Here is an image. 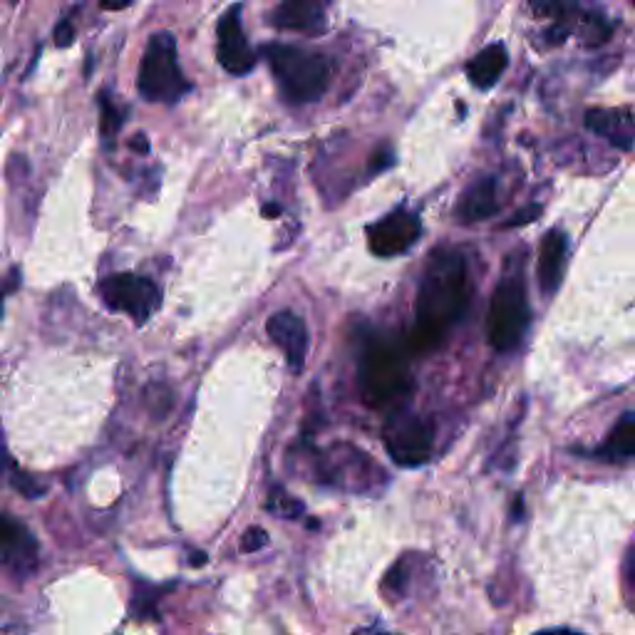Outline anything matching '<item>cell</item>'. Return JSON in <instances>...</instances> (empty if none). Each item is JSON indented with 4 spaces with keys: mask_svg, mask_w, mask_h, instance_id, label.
Instances as JSON below:
<instances>
[{
    "mask_svg": "<svg viewBox=\"0 0 635 635\" xmlns=\"http://www.w3.org/2000/svg\"><path fill=\"white\" fill-rule=\"evenodd\" d=\"M266 55L288 100L316 102L323 97L330 80V67L325 58H320L318 53L293 48V45H271Z\"/></svg>",
    "mask_w": 635,
    "mask_h": 635,
    "instance_id": "3",
    "label": "cell"
},
{
    "mask_svg": "<svg viewBox=\"0 0 635 635\" xmlns=\"http://www.w3.org/2000/svg\"><path fill=\"white\" fill-rule=\"evenodd\" d=\"M360 392L370 407H395L412 392L405 355L387 343H373L360 360Z\"/></svg>",
    "mask_w": 635,
    "mask_h": 635,
    "instance_id": "2",
    "label": "cell"
},
{
    "mask_svg": "<svg viewBox=\"0 0 635 635\" xmlns=\"http://www.w3.org/2000/svg\"><path fill=\"white\" fill-rule=\"evenodd\" d=\"M499 201H497V182L492 177H484L479 182H474L467 189V194L462 196V204H459V216L462 221L472 224V221H484L489 216L497 214Z\"/></svg>",
    "mask_w": 635,
    "mask_h": 635,
    "instance_id": "15",
    "label": "cell"
},
{
    "mask_svg": "<svg viewBox=\"0 0 635 635\" xmlns=\"http://www.w3.org/2000/svg\"><path fill=\"white\" fill-rule=\"evenodd\" d=\"M159 588L154 586H139L137 591H134V598H132V608L134 613H137L139 618H147V616H154V606H157V598H159Z\"/></svg>",
    "mask_w": 635,
    "mask_h": 635,
    "instance_id": "19",
    "label": "cell"
},
{
    "mask_svg": "<svg viewBox=\"0 0 635 635\" xmlns=\"http://www.w3.org/2000/svg\"><path fill=\"white\" fill-rule=\"evenodd\" d=\"M38 546L35 539L15 519L0 514V561L15 569H28L35 564Z\"/></svg>",
    "mask_w": 635,
    "mask_h": 635,
    "instance_id": "12",
    "label": "cell"
},
{
    "mask_svg": "<svg viewBox=\"0 0 635 635\" xmlns=\"http://www.w3.org/2000/svg\"><path fill=\"white\" fill-rule=\"evenodd\" d=\"M266 330L268 335H271L273 343L283 350L288 365H291L296 373H301L308 355V328L306 323H303V318L291 311H278L268 318Z\"/></svg>",
    "mask_w": 635,
    "mask_h": 635,
    "instance_id": "10",
    "label": "cell"
},
{
    "mask_svg": "<svg viewBox=\"0 0 635 635\" xmlns=\"http://www.w3.org/2000/svg\"><path fill=\"white\" fill-rule=\"evenodd\" d=\"M628 578H631V583H635V546H633V551L631 554H628Z\"/></svg>",
    "mask_w": 635,
    "mask_h": 635,
    "instance_id": "29",
    "label": "cell"
},
{
    "mask_svg": "<svg viewBox=\"0 0 635 635\" xmlns=\"http://www.w3.org/2000/svg\"><path fill=\"white\" fill-rule=\"evenodd\" d=\"M566 251H569V241H566L564 231L551 229L549 234L544 236V241H541L539 286L544 296H551V293L559 288L566 266Z\"/></svg>",
    "mask_w": 635,
    "mask_h": 635,
    "instance_id": "13",
    "label": "cell"
},
{
    "mask_svg": "<svg viewBox=\"0 0 635 635\" xmlns=\"http://www.w3.org/2000/svg\"><path fill=\"white\" fill-rule=\"evenodd\" d=\"M137 85L149 102H179V97L187 95L189 82L179 67L177 40L172 33H157L149 38Z\"/></svg>",
    "mask_w": 635,
    "mask_h": 635,
    "instance_id": "4",
    "label": "cell"
},
{
    "mask_svg": "<svg viewBox=\"0 0 635 635\" xmlns=\"http://www.w3.org/2000/svg\"><path fill=\"white\" fill-rule=\"evenodd\" d=\"M216 58L231 75H246L249 70H254L256 55L251 50L244 28H241L239 5L221 15L219 28H216Z\"/></svg>",
    "mask_w": 635,
    "mask_h": 635,
    "instance_id": "8",
    "label": "cell"
},
{
    "mask_svg": "<svg viewBox=\"0 0 635 635\" xmlns=\"http://www.w3.org/2000/svg\"><path fill=\"white\" fill-rule=\"evenodd\" d=\"M469 301L467 263L457 251H437L422 276L415 301V328L410 333V348L415 353L435 350L452 325L464 316Z\"/></svg>",
    "mask_w": 635,
    "mask_h": 635,
    "instance_id": "1",
    "label": "cell"
},
{
    "mask_svg": "<svg viewBox=\"0 0 635 635\" xmlns=\"http://www.w3.org/2000/svg\"><path fill=\"white\" fill-rule=\"evenodd\" d=\"M633 3H635V0H633Z\"/></svg>",
    "mask_w": 635,
    "mask_h": 635,
    "instance_id": "35",
    "label": "cell"
},
{
    "mask_svg": "<svg viewBox=\"0 0 635 635\" xmlns=\"http://www.w3.org/2000/svg\"><path fill=\"white\" fill-rule=\"evenodd\" d=\"M529 325V303H526L524 283L516 276L504 278L492 296L487 318L489 343L497 353H509L521 343Z\"/></svg>",
    "mask_w": 635,
    "mask_h": 635,
    "instance_id": "5",
    "label": "cell"
},
{
    "mask_svg": "<svg viewBox=\"0 0 635 635\" xmlns=\"http://www.w3.org/2000/svg\"><path fill=\"white\" fill-rule=\"evenodd\" d=\"M132 0H100V5L105 10H125Z\"/></svg>",
    "mask_w": 635,
    "mask_h": 635,
    "instance_id": "28",
    "label": "cell"
},
{
    "mask_svg": "<svg viewBox=\"0 0 635 635\" xmlns=\"http://www.w3.org/2000/svg\"><path fill=\"white\" fill-rule=\"evenodd\" d=\"M534 8L541 15H551L556 20H564L576 8V0H534Z\"/></svg>",
    "mask_w": 635,
    "mask_h": 635,
    "instance_id": "20",
    "label": "cell"
},
{
    "mask_svg": "<svg viewBox=\"0 0 635 635\" xmlns=\"http://www.w3.org/2000/svg\"><path fill=\"white\" fill-rule=\"evenodd\" d=\"M102 298L112 311L127 313L134 323H147L159 308L162 293L149 278L134 276V273H120L102 283Z\"/></svg>",
    "mask_w": 635,
    "mask_h": 635,
    "instance_id": "7",
    "label": "cell"
},
{
    "mask_svg": "<svg viewBox=\"0 0 635 635\" xmlns=\"http://www.w3.org/2000/svg\"><path fill=\"white\" fill-rule=\"evenodd\" d=\"M507 63H509L507 50H504L502 45H489V48H484L482 53H477L472 60H469L467 65L469 82H472L474 87H479V90H489V87L497 85L499 77L504 75Z\"/></svg>",
    "mask_w": 635,
    "mask_h": 635,
    "instance_id": "16",
    "label": "cell"
},
{
    "mask_svg": "<svg viewBox=\"0 0 635 635\" xmlns=\"http://www.w3.org/2000/svg\"><path fill=\"white\" fill-rule=\"evenodd\" d=\"M266 509L273 511L276 516H283V519H296V516L303 514V504L298 499L288 497L283 489H276L271 494V499L266 502Z\"/></svg>",
    "mask_w": 635,
    "mask_h": 635,
    "instance_id": "18",
    "label": "cell"
},
{
    "mask_svg": "<svg viewBox=\"0 0 635 635\" xmlns=\"http://www.w3.org/2000/svg\"><path fill=\"white\" fill-rule=\"evenodd\" d=\"M266 544H268V534L263 529H258V526H251V529L244 534V539H241V549H244L246 554H254V551L263 549Z\"/></svg>",
    "mask_w": 635,
    "mask_h": 635,
    "instance_id": "22",
    "label": "cell"
},
{
    "mask_svg": "<svg viewBox=\"0 0 635 635\" xmlns=\"http://www.w3.org/2000/svg\"><path fill=\"white\" fill-rule=\"evenodd\" d=\"M263 214H266V216H278V214H281V209H278L276 204H271V206H266V209H263Z\"/></svg>",
    "mask_w": 635,
    "mask_h": 635,
    "instance_id": "30",
    "label": "cell"
},
{
    "mask_svg": "<svg viewBox=\"0 0 635 635\" xmlns=\"http://www.w3.org/2000/svg\"><path fill=\"white\" fill-rule=\"evenodd\" d=\"M15 487L20 489V492L25 494V497H40V494H43V489H35L38 487V484L33 482V479L30 477H23V474H15Z\"/></svg>",
    "mask_w": 635,
    "mask_h": 635,
    "instance_id": "23",
    "label": "cell"
},
{
    "mask_svg": "<svg viewBox=\"0 0 635 635\" xmlns=\"http://www.w3.org/2000/svg\"><path fill=\"white\" fill-rule=\"evenodd\" d=\"M539 214H541L539 206H526V209L519 211V214H516L514 219L507 221V229H509V226H524V224H529V221H534Z\"/></svg>",
    "mask_w": 635,
    "mask_h": 635,
    "instance_id": "24",
    "label": "cell"
},
{
    "mask_svg": "<svg viewBox=\"0 0 635 635\" xmlns=\"http://www.w3.org/2000/svg\"><path fill=\"white\" fill-rule=\"evenodd\" d=\"M606 452L613 457H633L635 454V412L623 417L606 440Z\"/></svg>",
    "mask_w": 635,
    "mask_h": 635,
    "instance_id": "17",
    "label": "cell"
},
{
    "mask_svg": "<svg viewBox=\"0 0 635 635\" xmlns=\"http://www.w3.org/2000/svg\"><path fill=\"white\" fill-rule=\"evenodd\" d=\"M422 234V224L417 219V214L412 211H392L390 216L378 221L368 229V244L370 251L375 256L390 258V256H400L405 254L410 246H415V241L420 239Z\"/></svg>",
    "mask_w": 635,
    "mask_h": 635,
    "instance_id": "9",
    "label": "cell"
},
{
    "mask_svg": "<svg viewBox=\"0 0 635 635\" xmlns=\"http://www.w3.org/2000/svg\"><path fill=\"white\" fill-rule=\"evenodd\" d=\"M120 127H122V112L117 110L107 97H102V132L115 137Z\"/></svg>",
    "mask_w": 635,
    "mask_h": 635,
    "instance_id": "21",
    "label": "cell"
},
{
    "mask_svg": "<svg viewBox=\"0 0 635 635\" xmlns=\"http://www.w3.org/2000/svg\"><path fill=\"white\" fill-rule=\"evenodd\" d=\"M0 469H3V447H0Z\"/></svg>",
    "mask_w": 635,
    "mask_h": 635,
    "instance_id": "33",
    "label": "cell"
},
{
    "mask_svg": "<svg viewBox=\"0 0 635 635\" xmlns=\"http://www.w3.org/2000/svg\"><path fill=\"white\" fill-rule=\"evenodd\" d=\"M536 635H578V633H571V631H544V633H536Z\"/></svg>",
    "mask_w": 635,
    "mask_h": 635,
    "instance_id": "31",
    "label": "cell"
},
{
    "mask_svg": "<svg viewBox=\"0 0 635 635\" xmlns=\"http://www.w3.org/2000/svg\"><path fill=\"white\" fill-rule=\"evenodd\" d=\"M586 127L618 149H631L635 144V117L628 110H588Z\"/></svg>",
    "mask_w": 635,
    "mask_h": 635,
    "instance_id": "14",
    "label": "cell"
},
{
    "mask_svg": "<svg viewBox=\"0 0 635 635\" xmlns=\"http://www.w3.org/2000/svg\"><path fill=\"white\" fill-rule=\"evenodd\" d=\"M385 447L400 467H420L432 454V427L412 412L397 410L385 425Z\"/></svg>",
    "mask_w": 635,
    "mask_h": 635,
    "instance_id": "6",
    "label": "cell"
},
{
    "mask_svg": "<svg viewBox=\"0 0 635 635\" xmlns=\"http://www.w3.org/2000/svg\"><path fill=\"white\" fill-rule=\"evenodd\" d=\"M72 25H70V20H63V23L58 25V28H55V43L60 45V48H65V45H70L72 43Z\"/></svg>",
    "mask_w": 635,
    "mask_h": 635,
    "instance_id": "25",
    "label": "cell"
},
{
    "mask_svg": "<svg viewBox=\"0 0 635 635\" xmlns=\"http://www.w3.org/2000/svg\"><path fill=\"white\" fill-rule=\"evenodd\" d=\"M392 164V152L390 149H382V152H378L375 154V162H373V169H385V167H390Z\"/></svg>",
    "mask_w": 635,
    "mask_h": 635,
    "instance_id": "26",
    "label": "cell"
},
{
    "mask_svg": "<svg viewBox=\"0 0 635 635\" xmlns=\"http://www.w3.org/2000/svg\"><path fill=\"white\" fill-rule=\"evenodd\" d=\"M273 23L296 33H320L325 25V0H283L273 13Z\"/></svg>",
    "mask_w": 635,
    "mask_h": 635,
    "instance_id": "11",
    "label": "cell"
},
{
    "mask_svg": "<svg viewBox=\"0 0 635 635\" xmlns=\"http://www.w3.org/2000/svg\"><path fill=\"white\" fill-rule=\"evenodd\" d=\"M132 149H134V152H139V154H147L149 152L147 137H144V134H137V137L132 139Z\"/></svg>",
    "mask_w": 635,
    "mask_h": 635,
    "instance_id": "27",
    "label": "cell"
},
{
    "mask_svg": "<svg viewBox=\"0 0 635 635\" xmlns=\"http://www.w3.org/2000/svg\"><path fill=\"white\" fill-rule=\"evenodd\" d=\"M0 306H3V291H0Z\"/></svg>",
    "mask_w": 635,
    "mask_h": 635,
    "instance_id": "34",
    "label": "cell"
},
{
    "mask_svg": "<svg viewBox=\"0 0 635 635\" xmlns=\"http://www.w3.org/2000/svg\"><path fill=\"white\" fill-rule=\"evenodd\" d=\"M204 561H206V556H204V554H196V556H194V559H191V564H194V566H199V564H204Z\"/></svg>",
    "mask_w": 635,
    "mask_h": 635,
    "instance_id": "32",
    "label": "cell"
}]
</instances>
